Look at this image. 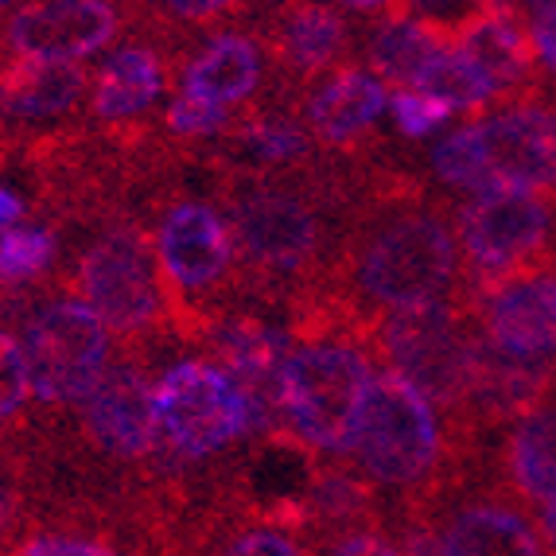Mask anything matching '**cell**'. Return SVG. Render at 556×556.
I'll return each mask as SVG.
<instances>
[{"mask_svg":"<svg viewBox=\"0 0 556 556\" xmlns=\"http://www.w3.org/2000/svg\"><path fill=\"white\" fill-rule=\"evenodd\" d=\"M354 319L370 327L390 312L432 304L459 292V241L447 214L413 203V187L393 184V191L374 199L358 218L351 241L324 280Z\"/></svg>","mask_w":556,"mask_h":556,"instance_id":"obj_1","label":"cell"},{"mask_svg":"<svg viewBox=\"0 0 556 556\" xmlns=\"http://www.w3.org/2000/svg\"><path fill=\"white\" fill-rule=\"evenodd\" d=\"M292 354L280 374V408L304 455H351L374 390V331L327 292L292 304Z\"/></svg>","mask_w":556,"mask_h":556,"instance_id":"obj_2","label":"cell"},{"mask_svg":"<svg viewBox=\"0 0 556 556\" xmlns=\"http://www.w3.org/2000/svg\"><path fill=\"white\" fill-rule=\"evenodd\" d=\"M226 223L245 288H257L261 296L296 304L304 292L331 277L343 253V245L331 241L327 214L312 191L280 179L257 176L233 184L226 191Z\"/></svg>","mask_w":556,"mask_h":556,"instance_id":"obj_3","label":"cell"},{"mask_svg":"<svg viewBox=\"0 0 556 556\" xmlns=\"http://www.w3.org/2000/svg\"><path fill=\"white\" fill-rule=\"evenodd\" d=\"M428 167L444 187L467 195L556 187V105L518 102L467 121L432 144Z\"/></svg>","mask_w":556,"mask_h":556,"instance_id":"obj_4","label":"cell"},{"mask_svg":"<svg viewBox=\"0 0 556 556\" xmlns=\"http://www.w3.org/2000/svg\"><path fill=\"white\" fill-rule=\"evenodd\" d=\"M479 319L459 296L390 312L374 324V354L432 408L459 417L471 393Z\"/></svg>","mask_w":556,"mask_h":556,"instance_id":"obj_5","label":"cell"},{"mask_svg":"<svg viewBox=\"0 0 556 556\" xmlns=\"http://www.w3.org/2000/svg\"><path fill=\"white\" fill-rule=\"evenodd\" d=\"M75 280L83 292L78 300L121 343L137 346L144 339H156L167 327L176 331L172 296L156 261V241L129 218L110 223L86 245Z\"/></svg>","mask_w":556,"mask_h":556,"instance_id":"obj_6","label":"cell"},{"mask_svg":"<svg viewBox=\"0 0 556 556\" xmlns=\"http://www.w3.org/2000/svg\"><path fill=\"white\" fill-rule=\"evenodd\" d=\"M354 455L370 486L413 494L417 502L437 494L440 471L452 459L437 408L390 370L374 378Z\"/></svg>","mask_w":556,"mask_h":556,"instance_id":"obj_7","label":"cell"},{"mask_svg":"<svg viewBox=\"0 0 556 556\" xmlns=\"http://www.w3.org/2000/svg\"><path fill=\"white\" fill-rule=\"evenodd\" d=\"M156 261L164 273L176 334L195 339L206 319L226 312L223 288L230 285L238 253L223 211L203 199H176L156 223Z\"/></svg>","mask_w":556,"mask_h":556,"instance_id":"obj_8","label":"cell"},{"mask_svg":"<svg viewBox=\"0 0 556 556\" xmlns=\"http://www.w3.org/2000/svg\"><path fill=\"white\" fill-rule=\"evenodd\" d=\"M455 241L467 261L455 296H475L502 280L526 277L548 265L553 203L533 191H482L455 206Z\"/></svg>","mask_w":556,"mask_h":556,"instance_id":"obj_9","label":"cell"},{"mask_svg":"<svg viewBox=\"0 0 556 556\" xmlns=\"http://www.w3.org/2000/svg\"><path fill=\"white\" fill-rule=\"evenodd\" d=\"M20 346L31 397L47 408L83 405L113 362V334L78 296H51L31 307Z\"/></svg>","mask_w":556,"mask_h":556,"instance_id":"obj_10","label":"cell"},{"mask_svg":"<svg viewBox=\"0 0 556 556\" xmlns=\"http://www.w3.org/2000/svg\"><path fill=\"white\" fill-rule=\"evenodd\" d=\"M160 459L203 464L250 437V408L233 378L211 358H179L156 378Z\"/></svg>","mask_w":556,"mask_h":556,"instance_id":"obj_11","label":"cell"},{"mask_svg":"<svg viewBox=\"0 0 556 556\" xmlns=\"http://www.w3.org/2000/svg\"><path fill=\"white\" fill-rule=\"evenodd\" d=\"M78 425L93 452L117 464H149L160 459V420H156V381L149 378L137 354H121L110 370L78 405Z\"/></svg>","mask_w":556,"mask_h":556,"instance_id":"obj_12","label":"cell"},{"mask_svg":"<svg viewBox=\"0 0 556 556\" xmlns=\"http://www.w3.org/2000/svg\"><path fill=\"white\" fill-rule=\"evenodd\" d=\"M121 9L110 0H31L4 16V47L12 59L83 63L117 39Z\"/></svg>","mask_w":556,"mask_h":556,"instance_id":"obj_13","label":"cell"},{"mask_svg":"<svg viewBox=\"0 0 556 556\" xmlns=\"http://www.w3.org/2000/svg\"><path fill=\"white\" fill-rule=\"evenodd\" d=\"M464 304L475 312L479 331L498 351L526 362H541V366L556 362V292L548 265L538 273H526V277L482 288Z\"/></svg>","mask_w":556,"mask_h":556,"instance_id":"obj_14","label":"cell"},{"mask_svg":"<svg viewBox=\"0 0 556 556\" xmlns=\"http://www.w3.org/2000/svg\"><path fill=\"white\" fill-rule=\"evenodd\" d=\"M452 43L491 78L498 102H529L538 59H533L521 4H494V0L471 4L467 16L455 24Z\"/></svg>","mask_w":556,"mask_h":556,"instance_id":"obj_15","label":"cell"},{"mask_svg":"<svg viewBox=\"0 0 556 556\" xmlns=\"http://www.w3.org/2000/svg\"><path fill=\"white\" fill-rule=\"evenodd\" d=\"M556 386L553 366L541 362L514 358V354L498 351V346L479 331L475 339V370H471V393H467L464 413L455 417V432H464L467 425H502V420H521L526 413L541 408L545 393Z\"/></svg>","mask_w":556,"mask_h":556,"instance_id":"obj_16","label":"cell"},{"mask_svg":"<svg viewBox=\"0 0 556 556\" xmlns=\"http://www.w3.org/2000/svg\"><path fill=\"white\" fill-rule=\"evenodd\" d=\"M265 47L292 83H307L331 71L351 47V16L343 4H285L265 24Z\"/></svg>","mask_w":556,"mask_h":556,"instance_id":"obj_17","label":"cell"},{"mask_svg":"<svg viewBox=\"0 0 556 556\" xmlns=\"http://www.w3.org/2000/svg\"><path fill=\"white\" fill-rule=\"evenodd\" d=\"M386 105H390V93L370 71L339 66L304 102V129L312 132V140L334 152L358 149L374 132Z\"/></svg>","mask_w":556,"mask_h":556,"instance_id":"obj_18","label":"cell"},{"mask_svg":"<svg viewBox=\"0 0 556 556\" xmlns=\"http://www.w3.org/2000/svg\"><path fill=\"white\" fill-rule=\"evenodd\" d=\"M437 533L440 556H545L538 526L506 494L467 498Z\"/></svg>","mask_w":556,"mask_h":556,"instance_id":"obj_19","label":"cell"},{"mask_svg":"<svg viewBox=\"0 0 556 556\" xmlns=\"http://www.w3.org/2000/svg\"><path fill=\"white\" fill-rule=\"evenodd\" d=\"M447 43H452V31L417 12V4H386L378 28L366 39V63L381 86L417 90L420 75Z\"/></svg>","mask_w":556,"mask_h":556,"instance_id":"obj_20","label":"cell"},{"mask_svg":"<svg viewBox=\"0 0 556 556\" xmlns=\"http://www.w3.org/2000/svg\"><path fill=\"white\" fill-rule=\"evenodd\" d=\"M261 78H265V43L245 31H223L179 71V93L233 110L261 90Z\"/></svg>","mask_w":556,"mask_h":556,"instance_id":"obj_21","label":"cell"},{"mask_svg":"<svg viewBox=\"0 0 556 556\" xmlns=\"http://www.w3.org/2000/svg\"><path fill=\"white\" fill-rule=\"evenodd\" d=\"M90 75L78 63L9 59L0 63V121L66 117L83 102Z\"/></svg>","mask_w":556,"mask_h":556,"instance_id":"obj_22","label":"cell"},{"mask_svg":"<svg viewBox=\"0 0 556 556\" xmlns=\"http://www.w3.org/2000/svg\"><path fill=\"white\" fill-rule=\"evenodd\" d=\"M164 93V55L152 43H121L98 66L90 110L105 125H129L144 117Z\"/></svg>","mask_w":556,"mask_h":556,"instance_id":"obj_23","label":"cell"},{"mask_svg":"<svg viewBox=\"0 0 556 556\" xmlns=\"http://www.w3.org/2000/svg\"><path fill=\"white\" fill-rule=\"evenodd\" d=\"M506 482L514 486L518 502H548L556 498V408H533L514 420L506 437Z\"/></svg>","mask_w":556,"mask_h":556,"instance_id":"obj_24","label":"cell"},{"mask_svg":"<svg viewBox=\"0 0 556 556\" xmlns=\"http://www.w3.org/2000/svg\"><path fill=\"white\" fill-rule=\"evenodd\" d=\"M230 144L250 156V164L269 167V172H288V167H304L312 160V132L304 129V121L292 117L280 105H265V110L245 113L233 121Z\"/></svg>","mask_w":556,"mask_h":556,"instance_id":"obj_25","label":"cell"},{"mask_svg":"<svg viewBox=\"0 0 556 556\" xmlns=\"http://www.w3.org/2000/svg\"><path fill=\"white\" fill-rule=\"evenodd\" d=\"M307 541L312 529L334 533V529H366L362 521L374 518V486L343 467H312V482L304 494Z\"/></svg>","mask_w":556,"mask_h":556,"instance_id":"obj_26","label":"cell"},{"mask_svg":"<svg viewBox=\"0 0 556 556\" xmlns=\"http://www.w3.org/2000/svg\"><path fill=\"white\" fill-rule=\"evenodd\" d=\"M417 90L428 93V98H437V102L447 105L452 113H482L498 102L491 78L482 75L479 66H475L455 43H447L444 51L432 59V66L420 75Z\"/></svg>","mask_w":556,"mask_h":556,"instance_id":"obj_27","label":"cell"},{"mask_svg":"<svg viewBox=\"0 0 556 556\" xmlns=\"http://www.w3.org/2000/svg\"><path fill=\"white\" fill-rule=\"evenodd\" d=\"M59 241L47 226H12L0 233V285H31L55 265Z\"/></svg>","mask_w":556,"mask_h":556,"instance_id":"obj_28","label":"cell"},{"mask_svg":"<svg viewBox=\"0 0 556 556\" xmlns=\"http://www.w3.org/2000/svg\"><path fill=\"white\" fill-rule=\"evenodd\" d=\"M31 397V378L28 362H24V346L20 339L0 324V425H9L24 413Z\"/></svg>","mask_w":556,"mask_h":556,"instance_id":"obj_29","label":"cell"},{"mask_svg":"<svg viewBox=\"0 0 556 556\" xmlns=\"http://www.w3.org/2000/svg\"><path fill=\"white\" fill-rule=\"evenodd\" d=\"M218 556H312V545H307V538L292 533V529L261 521V526L238 529Z\"/></svg>","mask_w":556,"mask_h":556,"instance_id":"obj_30","label":"cell"},{"mask_svg":"<svg viewBox=\"0 0 556 556\" xmlns=\"http://www.w3.org/2000/svg\"><path fill=\"white\" fill-rule=\"evenodd\" d=\"M167 129L176 137H218V132L233 129L230 110L223 105H211L203 98H191V93H179L176 102L167 105Z\"/></svg>","mask_w":556,"mask_h":556,"instance_id":"obj_31","label":"cell"},{"mask_svg":"<svg viewBox=\"0 0 556 556\" xmlns=\"http://www.w3.org/2000/svg\"><path fill=\"white\" fill-rule=\"evenodd\" d=\"M390 113H393V125L413 140L432 137V132L452 117L447 105H440L437 98H428V93H420V90H397L390 98Z\"/></svg>","mask_w":556,"mask_h":556,"instance_id":"obj_32","label":"cell"},{"mask_svg":"<svg viewBox=\"0 0 556 556\" xmlns=\"http://www.w3.org/2000/svg\"><path fill=\"white\" fill-rule=\"evenodd\" d=\"M16 556H121L113 545L78 533H31L16 545Z\"/></svg>","mask_w":556,"mask_h":556,"instance_id":"obj_33","label":"cell"},{"mask_svg":"<svg viewBox=\"0 0 556 556\" xmlns=\"http://www.w3.org/2000/svg\"><path fill=\"white\" fill-rule=\"evenodd\" d=\"M526 16L529 43H533V59L556 78V0H538V4H521Z\"/></svg>","mask_w":556,"mask_h":556,"instance_id":"obj_34","label":"cell"},{"mask_svg":"<svg viewBox=\"0 0 556 556\" xmlns=\"http://www.w3.org/2000/svg\"><path fill=\"white\" fill-rule=\"evenodd\" d=\"M327 556H401V548L390 533H381L378 526H366L339 533L331 541V548H327Z\"/></svg>","mask_w":556,"mask_h":556,"instance_id":"obj_35","label":"cell"},{"mask_svg":"<svg viewBox=\"0 0 556 556\" xmlns=\"http://www.w3.org/2000/svg\"><path fill=\"white\" fill-rule=\"evenodd\" d=\"M230 12H241V4H223V0H172V4H160L156 16L184 20V24H203V20H223Z\"/></svg>","mask_w":556,"mask_h":556,"instance_id":"obj_36","label":"cell"},{"mask_svg":"<svg viewBox=\"0 0 556 556\" xmlns=\"http://www.w3.org/2000/svg\"><path fill=\"white\" fill-rule=\"evenodd\" d=\"M20 218H24V199L12 187L0 184V230L9 233L12 226H20Z\"/></svg>","mask_w":556,"mask_h":556,"instance_id":"obj_37","label":"cell"},{"mask_svg":"<svg viewBox=\"0 0 556 556\" xmlns=\"http://www.w3.org/2000/svg\"><path fill=\"white\" fill-rule=\"evenodd\" d=\"M538 533H541V541H545V548H553V553H556V498L541 502V510H538Z\"/></svg>","mask_w":556,"mask_h":556,"instance_id":"obj_38","label":"cell"},{"mask_svg":"<svg viewBox=\"0 0 556 556\" xmlns=\"http://www.w3.org/2000/svg\"><path fill=\"white\" fill-rule=\"evenodd\" d=\"M16 514H20V502H16V494H12L9 486H4V482H0V533H4V529H12V526H16Z\"/></svg>","mask_w":556,"mask_h":556,"instance_id":"obj_39","label":"cell"},{"mask_svg":"<svg viewBox=\"0 0 556 556\" xmlns=\"http://www.w3.org/2000/svg\"><path fill=\"white\" fill-rule=\"evenodd\" d=\"M9 156V129H4V121H0V164Z\"/></svg>","mask_w":556,"mask_h":556,"instance_id":"obj_40","label":"cell"},{"mask_svg":"<svg viewBox=\"0 0 556 556\" xmlns=\"http://www.w3.org/2000/svg\"><path fill=\"white\" fill-rule=\"evenodd\" d=\"M548 277H553V292H556V265H548Z\"/></svg>","mask_w":556,"mask_h":556,"instance_id":"obj_41","label":"cell"},{"mask_svg":"<svg viewBox=\"0 0 556 556\" xmlns=\"http://www.w3.org/2000/svg\"><path fill=\"white\" fill-rule=\"evenodd\" d=\"M0 233H4V230H0Z\"/></svg>","mask_w":556,"mask_h":556,"instance_id":"obj_42","label":"cell"}]
</instances>
